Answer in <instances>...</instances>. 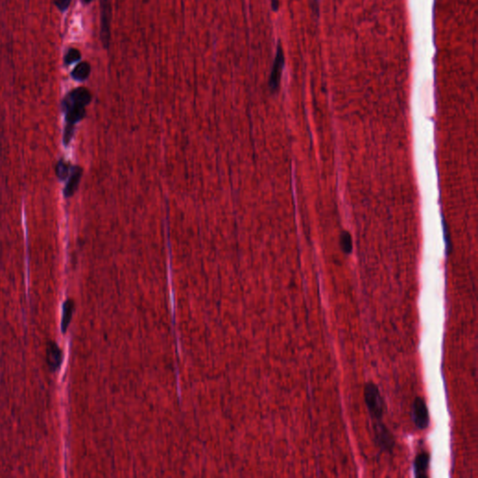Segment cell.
<instances>
[{"label":"cell","instance_id":"cell-10","mask_svg":"<svg viewBox=\"0 0 478 478\" xmlns=\"http://www.w3.org/2000/svg\"><path fill=\"white\" fill-rule=\"evenodd\" d=\"M90 72H91L90 65L87 62H81L73 70L71 76L76 81H83L89 77Z\"/></svg>","mask_w":478,"mask_h":478},{"label":"cell","instance_id":"cell-14","mask_svg":"<svg viewBox=\"0 0 478 478\" xmlns=\"http://www.w3.org/2000/svg\"><path fill=\"white\" fill-rule=\"evenodd\" d=\"M56 171H57V175H58L60 179L64 180L67 177V175H69V165H66L63 161H60L58 166H57V168H56Z\"/></svg>","mask_w":478,"mask_h":478},{"label":"cell","instance_id":"cell-5","mask_svg":"<svg viewBox=\"0 0 478 478\" xmlns=\"http://www.w3.org/2000/svg\"><path fill=\"white\" fill-rule=\"evenodd\" d=\"M110 19L111 7L109 0H101V40L106 49L109 46L110 41Z\"/></svg>","mask_w":478,"mask_h":478},{"label":"cell","instance_id":"cell-1","mask_svg":"<svg viewBox=\"0 0 478 478\" xmlns=\"http://www.w3.org/2000/svg\"><path fill=\"white\" fill-rule=\"evenodd\" d=\"M90 92L85 88H77L70 92L62 102V108L65 111L66 128L64 134V143L67 145L73 135L74 124L83 119L85 115V106L91 101Z\"/></svg>","mask_w":478,"mask_h":478},{"label":"cell","instance_id":"cell-13","mask_svg":"<svg viewBox=\"0 0 478 478\" xmlns=\"http://www.w3.org/2000/svg\"><path fill=\"white\" fill-rule=\"evenodd\" d=\"M81 58V54L77 49H70L65 55V65H71Z\"/></svg>","mask_w":478,"mask_h":478},{"label":"cell","instance_id":"cell-15","mask_svg":"<svg viewBox=\"0 0 478 478\" xmlns=\"http://www.w3.org/2000/svg\"><path fill=\"white\" fill-rule=\"evenodd\" d=\"M54 4L61 11H65L69 9L71 0H54Z\"/></svg>","mask_w":478,"mask_h":478},{"label":"cell","instance_id":"cell-2","mask_svg":"<svg viewBox=\"0 0 478 478\" xmlns=\"http://www.w3.org/2000/svg\"><path fill=\"white\" fill-rule=\"evenodd\" d=\"M365 401L366 407L372 419L380 421L384 414V401L379 389L373 382L366 383L365 387Z\"/></svg>","mask_w":478,"mask_h":478},{"label":"cell","instance_id":"cell-16","mask_svg":"<svg viewBox=\"0 0 478 478\" xmlns=\"http://www.w3.org/2000/svg\"><path fill=\"white\" fill-rule=\"evenodd\" d=\"M279 8H280V1L279 0H272V9H273V11H279Z\"/></svg>","mask_w":478,"mask_h":478},{"label":"cell","instance_id":"cell-11","mask_svg":"<svg viewBox=\"0 0 478 478\" xmlns=\"http://www.w3.org/2000/svg\"><path fill=\"white\" fill-rule=\"evenodd\" d=\"M73 309H74V305H73V302L71 301V300H67L63 305V315H62V321H61V331H62V333H65L66 329L70 325Z\"/></svg>","mask_w":478,"mask_h":478},{"label":"cell","instance_id":"cell-17","mask_svg":"<svg viewBox=\"0 0 478 478\" xmlns=\"http://www.w3.org/2000/svg\"><path fill=\"white\" fill-rule=\"evenodd\" d=\"M311 2L312 8L314 10H318V4H320V0H310Z\"/></svg>","mask_w":478,"mask_h":478},{"label":"cell","instance_id":"cell-7","mask_svg":"<svg viewBox=\"0 0 478 478\" xmlns=\"http://www.w3.org/2000/svg\"><path fill=\"white\" fill-rule=\"evenodd\" d=\"M47 362L53 371L57 370L62 362L61 350L54 342H50L47 347Z\"/></svg>","mask_w":478,"mask_h":478},{"label":"cell","instance_id":"cell-9","mask_svg":"<svg viewBox=\"0 0 478 478\" xmlns=\"http://www.w3.org/2000/svg\"><path fill=\"white\" fill-rule=\"evenodd\" d=\"M81 173H82V169H81V167H74L73 168V171H72V174H71L70 179H69V183H67V185H66L65 189V192H64L65 197H70L75 193L76 190L79 186Z\"/></svg>","mask_w":478,"mask_h":478},{"label":"cell","instance_id":"cell-4","mask_svg":"<svg viewBox=\"0 0 478 478\" xmlns=\"http://www.w3.org/2000/svg\"><path fill=\"white\" fill-rule=\"evenodd\" d=\"M284 52H283V49L280 44L278 46V49H277V54H276V57H275L274 64H273L272 71H271V74H270V79H269V87H270V89L272 92L278 91V89L280 87L281 74H282V70L284 67Z\"/></svg>","mask_w":478,"mask_h":478},{"label":"cell","instance_id":"cell-3","mask_svg":"<svg viewBox=\"0 0 478 478\" xmlns=\"http://www.w3.org/2000/svg\"><path fill=\"white\" fill-rule=\"evenodd\" d=\"M412 418L414 423L419 430H424L428 428L430 423L429 411L422 398L417 397L415 399L412 406Z\"/></svg>","mask_w":478,"mask_h":478},{"label":"cell","instance_id":"cell-18","mask_svg":"<svg viewBox=\"0 0 478 478\" xmlns=\"http://www.w3.org/2000/svg\"><path fill=\"white\" fill-rule=\"evenodd\" d=\"M81 1H82L84 4H89L93 0H81Z\"/></svg>","mask_w":478,"mask_h":478},{"label":"cell","instance_id":"cell-12","mask_svg":"<svg viewBox=\"0 0 478 478\" xmlns=\"http://www.w3.org/2000/svg\"><path fill=\"white\" fill-rule=\"evenodd\" d=\"M340 244H341V247H342V249L345 253L347 254H349L352 252V239H351V236L350 234L348 233V232H343L342 233V236H341V239H340Z\"/></svg>","mask_w":478,"mask_h":478},{"label":"cell","instance_id":"cell-6","mask_svg":"<svg viewBox=\"0 0 478 478\" xmlns=\"http://www.w3.org/2000/svg\"><path fill=\"white\" fill-rule=\"evenodd\" d=\"M373 428L375 431L376 443L384 450H387V451L392 450V447L394 446V441H393L392 434L390 433L387 427L383 424L380 420V421H376L373 426Z\"/></svg>","mask_w":478,"mask_h":478},{"label":"cell","instance_id":"cell-8","mask_svg":"<svg viewBox=\"0 0 478 478\" xmlns=\"http://www.w3.org/2000/svg\"><path fill=\"white\" fill-rule=\"evenodd\" d=\"M429 463H430V456L428 453H420L417 456L415 462H414V468H415V473L417 476H424L425 473L427 472L429 468Z\"/></svg>","mask_w":478,"mask_h":478}]
</instances>
